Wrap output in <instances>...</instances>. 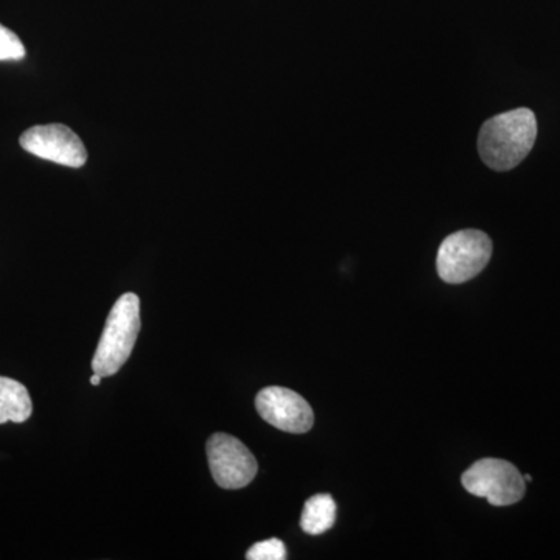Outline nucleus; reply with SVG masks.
<instances>
[{
    "label": "nucleus",
    "instance_id": "1",
    "mask_svg": "<svg viewBox=\"0 0 560 560\" xmlns=\"http://www.w3.org/2000/svg\"><path fill=\"white\" fill-rule=\"evenodd\" d=\"M537 139V120L533 110L518 108L486 121L478 138L482 162L497 172L517 167L533 150Z\"/></svg>",
    "mask_w": 560,
    "mask_h": 560
},
{
    "label": "nucleus",
    "instance_id": "2",
    "mask_svg": "<svg viewBox=\"0 0 560 560\" xmlns=\"http://www.w3.org/2000/svg\"><path fill=\"white\" fill-rule=\"evenodd\" d=\"M140 330V301L125 293L110 308L105 329L92 359V371L102 377L117 374L130 359Z\"/></svg>",
    "mask_w": 560,
    "mask_h": 560
},
{
    "label": "nucleus",
    "instance_id": "3",
    "mask_svg": "<svg viewBox=\"0 0 560 560\" xmlns=\"http://www.w3.org/2000/svg\"><path fill=\"white\" fill-rule=\"evenodd\" d=\"M492 257V241L478 230L448 235L438 250L440 278L447 283H464L477 278Z\"/></svg>",
    "mask_w": 560,
    "mask_h": 560
},
{
    "label": "nucleus",
    "instance_id": "4",
    "mask_svg": "<svg viewBox=\"0 0 560 560\" xmlns=\"http://www.w3.org/2000/svg\"><path fill=\"white\" fill-rule=\"evenodd\" d=\"M525 478L514 464L504 459L478 460L463 475V486L471 495L493 506H511L525 497Z\"/></svg>",
    "mask_w": 560,
    "mask_h": 560
},
{
    "label": "nucleus",
    "instance_id": "5",
    "mask_svg": "<svg viewBox=\"0 0 560 560\" xmlns=\"http://www.w3.org/2000/svg\"><path fill=\"white\" fill-rule=\"evenodd\" d=\"M208 459L213 480L221 489H243L256 478L257 460L243 442L226 433L208 441Z\"/></svg>",
    "mask_w": 560,
    "mask_h": 560
},
{
    "label": "nucleus",
    "instance_id": "6",
    "mask_svg": "<svg viewBox=\"0 0 560 560\" xmlns=\"http://www.w3.org/2000/svg\"><path fill=\"white\" fill-rule=\"evenodd\" d=\"M22 149L65 167L80 168L86 164L88 151L83 140L66 125H38L21 136Z\"/></svg>",
    "mask_w": 560,
    "mask_h": 560
},
{
    "label": "nucleus",
    "instance_id": "7",
    "mask_svg": "<svg viewBox=\"0 0 560 560\" xmlns=\"http://www.w3.org/2000/svg\"><path fill=\"white\" fill-rule=\"evenodd\" d=\"M256 408L265 422L287 433H307L315 423L308 401L294 390L280 386L261 389L256 397Z\"/></svg>",
    "mask_w": 560,
    "mask_h": 560
},
{
    "label": "nucleus",
    "instance_id": "8",
    "mask_svg": "<svg viewBox=\"0 0 560 560\" xmlns=\"http://www.w3.org/2000/svg\"><path fill=\"white\" fill-rule=\"evenodd\" d=\"M33 404L31 394L22 383L0 377V423H22L31 418Z\"/></svg>",
    "mask_w": 560,
    "mask_h": 560
},
{
    "label": "nucleus",
    "instance_id": "9",
    "mask_svg": "<svg viewBox=\"0 0 560 560\" xmlns=\"http://www.w3.org/2000/svg\"><path fill=\"white\" fill-rule=\"evenodd\" d=\"M337 522V503L329 493H319L305 503L301 528L312 536L326 533Z\"/></svg>",
    "mask_w": 560,
    "mask_h": 560
},
{
    "label": "nucleus",
    "instance_id": "10",
    "mask_svg": "<svg viewBox=\"0 0 560 560\" xmlns=\"http://www.w3.org/2000/svg\"><path fill=\"white\" fill-rule=\"evenodd\" d=\"M25 58V47L16 33L0 24V61H21Z\"/></svg>",
    "mask_w": 560,
    "mask_h": 560
},
{
    "label": "nucleus",
    "instance_id": "11",
    "mask_svg": "<svg viewBox=\"0 0 560 560\" xmlns=\"http://www.w3.org/2000/svg\"><path fill=\"white\" fill-rule=\"evenodd\" d=\"M249 560H283L287 559V548L282 540L270 539L253 545L246 552Z\"/></svg>",
    "mask_w": 560,
    "mask_h": 560
},
{
    "label": "nucleus",
    "instance_id": "12",
    "mask_svg": "<svg viewBox=\"0 0 560 560\" xmlns=\"http://www.w3.org/2000/svg\"><path fill=\"white\" fill-rule=\"evenodd\" d=\"M101 382H102V375H98V374L92 375V377H91L92 385H94V386L101 385Z\"/></svg>",
    "mask_w": 560,
    "mask_h": 560
},
{
    "label": "nucleus",
    "instance_id": "13",
    "mask_svg": "<svg viewBox=\"0 0 560 560\" xmlns=\"http://www.w3.org/2000/svg\"><path fill=\"white\" fill-rule=\"evenodd\" d=\"M525 478V481H533V478H530V475H526V477H523Z\"/></svg>",
    "mask_w": 560,
    "mask_h": 560
}]
</instances>
